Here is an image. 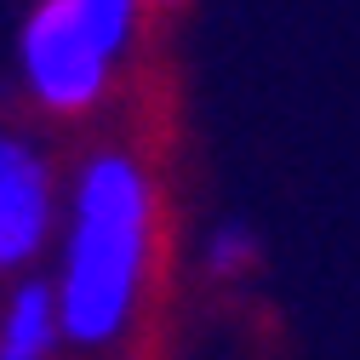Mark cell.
I'll return each instance as SVG.
<instances>
[{"instance_id": "3", "label": "cell", "mask_w": 360, "mask_h": 360, "mask_svg": "<svg viewBox=\"0 0 360 360\" xmlns=\"http://www.w3.org/2000/svg\"><path fill=\"white\" fill-rule=\"evenodd\" d=\"M58 223V184L34 143L0 131V275H18L40 257Z\"/></svg>"}, {"instance_id": "6", "label": "cell", "mask_w": 360, "mask_h": 360, "mask_svg": "<svg viewBox=\"0 0 360 360\" xmlns=\"http://www.w3.org/2000/svg\"><path fill=\"white\" fill-rule=\"evenodd\" d=\"M155 6H166V12H177V6H189V0H155Z\"/></svg>"}, {"instance_id": "5", "label": "cell", "mask_w": 360, "mask_h": 360, "mask_svg": "<svg viewBox=\"0 0 360 360\" xmlns=\"http://www.w3.org/2000/svg\"><path fill=\"white\" fill-rule=\"evenodd\" d=\"M206 269L217 281H240V275H252L257 269V229L252 223H217L212 229V240H206Z\"/></svg>"}, {"instance_id": "1", "label": "cell", "mask_w": 360, "mask_h": 360, "mask_svg": "<svg viewBox=\"0 0 360 360\" xmlns=\"http://www.w3.org/2000/svg\"><path fill=\"white\" fill-rule=\"evenodd\" d=\"M149 252H155V189L149 172L126 149H103L80 166L75 206H69V240H63V338L80 349H103L126 338L131 314L149 286Z\"/></svg>"}, {"instance_id": "2", "label": "cell", "mask_w": 360, "mask_h": 360, "mask_svg": "<svg viewBox=\"0 0 360 360\" xmlns=\"http://www.w3.org/2000/svg\"><path fill=\"white\" fill-rule=\"evenodd\" d=\"M18 69H23V86L40 109L80 115V109L103 103L109 75H115V52L80 18L75 0H40L18 34Z\"/></svg>"}, {"instance_id": "4", "label": "cell", "mask_w": 360, "mask_h": 360, "mask_svg": "<svg viewBox=\"0 0 360 360\" xmlns=\"http://www.w3.org/2000/svg\"><path fill=\"white\" fill-rule=\"evenodd\" d=\"M63 343V303L58 281H23L0 309V360H46Z\"/></svg>"}]
</instances>
